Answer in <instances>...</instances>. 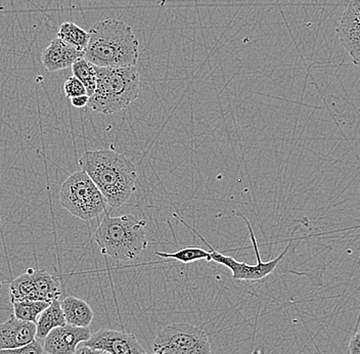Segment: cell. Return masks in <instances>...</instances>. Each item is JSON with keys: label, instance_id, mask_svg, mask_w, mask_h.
<instances>
[{"label": "cell", "instance_id": "obj_20", "mask_svg": "<svg viewBox=\"0 0 360 354\" xmlns=\"http://www.w3.org/2000/svg\"><path fill=\"white\" fill-rule=\"evenodd\" d=\"M64 91L68 99L71 100L72 98L75 96H84L87 94L86 89L82 84L79 79L75 76H70L64 83Z\"/></svg>", "mask_w": 360, "mask_h": 354}, {"label": "cell", "instance_id": "obj_23", "mask_svg": "<svg viewBox=\"0 0 360 354\" xmlns=\"http://www.w3.org/2000/svg\"><path fill=\"white\" fill-rule=\"evenodd\" d=\"M89 96L87 94H84V96H75V98L71 99V103L73 107L75 108H84L89 105Z\"/></svg>", "mask_w": 360, "mask_h": 354}, {"label": "cell", "instance_id": "obj_1", "mask_svg": "<svg viewBox=\"0 0 360 354\" xmlns=\"http://www.w3.org/2000/svg\"><path fill=\"white\" fill-rule=\"evenodd\" d=\"M79 165L100 189L112 208H119L131 198L137 169L126 156L107 148L89 151L80 158Z\"/></svg>", "mask_w": 360, "mask_h": 354}, {"label": "cell", "instance_id": "obj_25", "mask_svg": "<svg viewBox=\"0 0 360 354\" xmlns=\"http://www.w3.org/2000/svg\"><path fill=\"white\" fill-rule=\"evenodd\" d=\"M154 354H157V353H154Z\"/></svg>", "mask_w": 360, "mask_h": 354}, {"label": "cell", "instance_id": "obj_13", "mask_svg": "<svg viewBox=\"0 0 360 354\" xmlns=\"http://www.w3.org/2000/svg\"><path fill=\"white\" fill-rule=\"evenodd\" d=\"M81 58H84L83 51L56 37L42 53L41 62L47 71L56 72L72 67Z\"/></svg>", "mask_w": 360, "mask_h": 354}, {"label": "cell", "instance_id": "obj_22", "mask_svg": "<svg viewBox=\"0 0 360 354\" xmlns=\"http://www.w3.org/2000/svg\"><path fill=\"white\" fill-rule=\"evenodd\" d=\"M349 351L351 354H360V330L357 331L351 339Z\"/></svg>", "mask_w": 360, "mask_h": 354}, {"label": "cell", "instance_id": "obj_7", "mask_svg": "<svg viewBox=\"0 0 360 354\" xmlns=\"http://www.w3.org/2000/svg\"><path fill=\"white\" fill-rule=\"evenodd\" d=\"M11 303L21 301H45L51 303L62 295L60 284L44 270H28L11 282Z\"/></svg>", "mask_w": 360, "mask_h": 354}, {"label": "cell", "instance_id": "obj_4", "mask_svg": "<svg viewBox=\"0 0 360 354\" xmlns=\"http://www.w3.org/2000/svg\"><path fill=\"white\" fill-rule=\"evenodd\" d=\"M96 89L89 98L90 109L103 115L125 110L136 100L141 78L136 67H96Z\"/></svg>", "mask_w": 360, "mask_h": 354}, {"label": "cell", "instance_id": "obj_3", "mask_svg": "<svg viewBox=\"0 0 360 354\" xmlns=\"http://www.w3.org/2000/svg\"><path fill=\"white\" fill-rule=\"evenodd\" d=\"M146 227V220L131 214L107 215L98 225L94 240L101 253L119 261L134 260L148 248Z\"/></svg>", "mask_w": 360, "mask_h": 354}, {"label": "cell", "instance_id": "obj_5", "mask_svg": "<svg viewBox=\"0 0 360 354\" xmlns=\"http://www.w3.org/2000/svg\"><path fill=\"white\" fill-rule=\"evenodd\" d=\"M60 201L70 214L82 220L98 217L108 206L100 189L83 170L73 173L63 182Z\"/></svg>", "mask_w": 360, "mask_h": 354}, {"label": "cell", "instance_id": "obj_24", "mask_svg": "<svg viewBox=\"0 0 360 354\" xmlns=\"http://www.w3.org/2000/svg\"><path fill=\"white\" fill-rule=\"evenodd\" d=\"M78 354H110L107 351L101 350V349L90 348V347L83 346Z\"/></svg>", "mask_w": 360, "mask_h": 354}, {"label": "cell", "instance_id": "obj_21", "mask_svg": "<svg viewBox=\"0 0 360 354\" xmlns=\"http://www.w3.org/2000/svg\"><path fill=\"white\" fill-rule=\"evenodd\" d=\"M44 347L41 344L34 340L31 343L13 349H0V354H42L44 353Z\"/></svg>", "mask_w": 360, "mask_h": 354}, {"label": "cell", "instance_id": "obj_17", "mask_svg": "<svg viewBox=\"0 0 360 354\" xmlns=\"http://www.w3.org/2000/svg\"><path fill=\"white\" fill-rule=\"evenodd\" d=\"M157 256L162 257L165 259L164 263H169V261H179L184 265H188V263H195V261L205 260L210 263L211 256L209 251L199 247H186L181 249H177L176 251L172 253H167V252H156Z\"/></svg>", "mask_w": 360, "mask_h": 354}, {"label": "cell", "instance_id": "obj_16", "mask_svg": "<svg viewBox=\"0 0 360 354\" xmlns=\"http://www.w3.org/2000/svg\"><path fill=\"white\" fill-rule=\"evenodd\" d=\"M56 37L60 38L68 44L72 45L83 53L89 42V33L72 22L63 23Z\"/></svg>", "mask_w": 360, "mask_h": 354}, {"label": "cell", "instance_id": "obj_10", "mask_svg": "<svg viewBox=\"0 0 360 354\" xmlns=\"http://www.w3.org/2000/svg\"><path fill=\"white\" fill-rule=\"evenodd\" d=\"M337 33L353 62L360 65V0H351L338 23Z\"/></svg>", "mask_w": 360, "mask_h": 354}, {"label": "cell", "instance_id": "obj_2", "mask_svg": "<svg viewBox=\"0 0 360 354\" xmlns=\"http://www.w3.org/2000/svg\"><path fill=\"white\" fill-rule=\"evenodd\" d=\"M84 58L101 68L132 67L139 58V42L134 29L116 19L103 20L89 29Z\"/></svg>", "mask_w": 360, "mask_h": 354}, {"label": "cell", "instance_id": "obj_19", "mask_svg": "<svg viewBox=\"0 0 360 354\" xmlns=\"http://www.w3.org/2000/svg\"><path fill=\"white\" fill-rule=\"evenodd\" d=\"M49 302L21 301L13 303V315L21 321L37 322L38 317L49 306Z\"/></svg>", "mask_w": 360, "mask_h": 354}, {"label": "cell", "instance_id": "obj_11", "mask_svg": "<svg viewBox=\"0 0 360 354\" xmlns=\"http://www.w3.org/2000/svg\"><path fill=\"white\" fill-rule=\"evenodd\" d=\"M89 328H79L72 324L53 329L44 338V350L49 354H75L80 343L91 337Z\"/></svg>", "mask_w": 360, "mask_h": 354}, {"label": "cell", "instance_id": "obj_15", "mask_svg": "<svg viewBox=\"0 0 360 354\" xmlns=\"http://www.w3.org/2000/svg\"><path fill=\"white\" fill-rule=\"evenodd\" d=\"M65 324H67V322L60 306V299L53 300L49 308L38 317L36 322V337L44 339L53 329Z\"/></svg>", "mask_w": 360, "mask_h": 354}, {"label": "cell", "instance_id": "obj_18", "mask_svg": "<svg viewBox=\"0 0 360 354\" xmlns=\"http://www.w3.org/2000/svg\"><path fill=\"white\" fill-rule=\"evenodd\" d=\"M72 72H73V76L79 79L84 85L87 96L90 98L96 89V81H98L96 66L84 58H81L72 65Z\"/></svg>", "mask_w": 360, "mask_h": 354}, {"label": "cell", "instance_id": "obj_6", "mask_svg": "<svg viewBox=\"0 0 360 354\" xmlns=\"http://www.w3.org/2000/svg\"><path fill=\"white\" fill-rule=\"evenodd\" d=\"M153 349L157 354H211L207 333L188 322H175L162 329Z\"/></svg>", "mask_w": 360, "mask_h": 354}, {"label": "cell", "instance_id": "obj_8", "mask_svg": "<svg viewBox=\"0 0 360 354\" xmlns=\"http://www.w3.org/2000/svg\"><path fill=\"white\" fill-rule=\"evenodd\" d=\"M236 215L242 217L243 220L246 222L248 231H249L250 236H251L252 245H253L254 251H255L256 257H257V263H256V265H249V263H240V261L236 260V259L233 258V263L229 266V270H231L233 279H238V281H261V279L269 277L270 274H272V272L276 270V268L280 265L281 261L283 260V257L290 251V248L292 247V242L297 240V239H295L294 236H292L295 232L297 231V227H295L292 238L290 239L287 247L285 248V250H283L276 258L271 259V260L269 261H262L260 252H259L257 240H256V236L255 234H254L253 229H252L251 223L248 220L246 216L243 215L240 212H238Z\"/></svg>", "mask_w": 360, "mask_h": 354}, {"label": "cell", "instance_id": "obj_14", "mask_svg": "<svg viewBox=\"0 0 360 354\" xmlns=\"http://www.w3.org/2000/svg\"><path fill=\"white\" fill-rule=\"evenodd\" d=\"M67 324L79 328H89L94 313L89 303L77 297L68 296L60 302Z\"/></svg>", "mask_w": 360, "mask_h": 354}, {"label": "cell", "instance_id": "obj_12", "mask_svg": "<svg viewBox=\"0 0 360 354\" xmlns=\"http://www.w3.org/2000/svg\"><path fill=\"white\" fill-rule=\"evenodd\" d=\"M36 338V324L11 315L0 324V349H13L31 343Z\"/></svg>", "mask_w": 360, "mask_h": 354}, {"label": "cell", "instance_id": "obj_9", "mask_svg": "<svg viewBox=\"0 0 360 354\" xmlns=\"http://www.w3.org/2000/svg\"><path fill=\"white\" fill-rule=\"evenodd\" d=\"M84 346L101 349L110 354H148L134 334L101 329L91 335Z\"/></svg>", "mask_w": 360, "mask_h": 354}]
</instances>
